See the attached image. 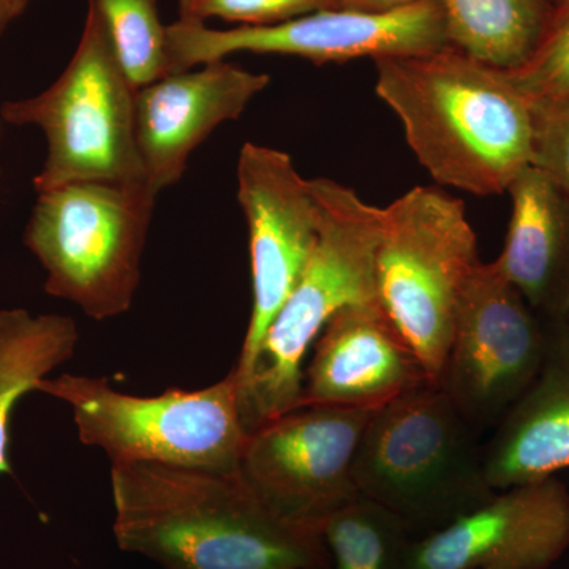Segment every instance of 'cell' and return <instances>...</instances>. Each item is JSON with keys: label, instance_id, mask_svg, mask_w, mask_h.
Listing matches in <instances>:
<instances>
[{"label": "cell", "instance_id": "7c38bea8", "mask_svg": "<svg viewBox=\"0 0 569 569\" xmlns=\"http://www.w3.org/2000/svg\"><path fill=\"white\" fill-rule=\"evenodd\" d=\"M238 201L249 231L252 313L238 362L239 388L261 340L298 283L320 234V208L310 179L287 152L246 142L239 152Z\"/></svg>", "mask_w": 569, "mask_h": 569}, {"label": "cell", "instance_id": "ba28073f", "mask_svg": "<svg viewBox=\"0 0 569 569\" xmlns=\"http://www.w3.org/2000/svg\"><path fill=\"white\" fill-rule=\"evenodd\" d=\"M381 212L377 305L440 387L460 290L479 261L477 234L462 200L437 187H415Z\"/></svg>", "mask_w": 569, "mask_h": 569}, {"label": "cell", "instance_id": "2e32d148", "mask_svg": "<svg viewBox=\"0 0 569 569\" xmlns=\"http://www.w3.org/2000/svg\"><path fill=\"white\" fill-rule=\"evenodd\" d=\"M482 460L493 490L542 481L569 468V321H550L541 369L498 422Z\"/></svg>", "mask_w": 569, "mask_h": 569}, {"label": "cell", "instance_id": "4316f807", "mask_svg": "<svg viewBox=\"0 0 569 569\" xmlns=\"http://www.w3.org/2000/svg\"><path fill=\"white\" fill-rule=\"evenodd\" d=\"M26 3H28V0H13V6L14 9H17L18 13H20V11L24 9Z\"/></svg>", "mask_w": 569, "mask_h": 569}, {"label": "cell", "instance_id": "603a6c76", "mask_svg": "<svg viewBox=\"0 0 569 569\" xmlns=\"http://www.w3.org/2000/svg\"><path fill=\"white\" fill-rule=\"evenodd\" d=\"M179 20H222L244 28L279 24L328 9V0H179Z\"/></svg>", "mask_w": 569, "mask_h": 569}, {"label": "cell", "instance_id": "3957f363", "mask_svg": "<svg viewBox=\"0 0 569 569\" xmlns=\"http://www.w3.org/2000/svg\"><path fill=\"white\" fill-rule=\"evenodd\" d=\"M310 187L320 208V234L239 388L249 432L298 408L307 356L329 320L348 306L377 302L381 208L332 179H310Z\"/></svg>", "mask_w": 569, "mask_h": 569}, {"label": "cell", "instance_id": "277c9868", "mask_svg": "<svg viewBox=\"0 0 569 569\" xmlns=\"http://www.w3.org/2000/svg\"><path fill=\"white\" fill-rule=\"evenodd\" d=\"M353 477L359 497L402 520L415 538L443 529L497 492L486 479L473 427L432 383L373 411Z\"/></svg>", "mask_w": 569, "mask_h": 569}, {"label": "cell", "instance_id": "e0dca14e", "mask_svg": "<svg viewBox=\"0 0 569 569\" xmlns=\"http://www.w3.org/2000/svg\"><path fill=\"white\" fill-rule=\"evenodd\" d=\"M508 193L511 219L496 263L535 312L569 321V193L535 167Z\"/></svg>", "mask_w": 569, "mask_h": 569}, {"label": "cell", "instance_id": "5bb4252c", "mask_svg": "<svg viewBox=\"0 0 569 569\" xmlns=\"http://www.w3.org/2000/svg\"><path fill=\"white\" fill-rule=\"evenodd\" d=\"M269 82V74L219 59L138 89V152L153 192L181 181L194 149L222 123L241 118Z\"/></svg>", "mask_w": 569, "mask_h": 569}, {"label": "cell", "instance_id": "4fadbf2b", "mask_svg": "<svg viewBox=\"0 0 569 569\" xmlns=\"http://www.w3.org/2000/svg\"><path fill=\"white\" fill-rule=\"evenodd\" d=\"M569 548V492L556 478L497 490L415 538L411 569H549Z\"/></svg>", "mask_w": 569, "mask_h": 569}, {"label": "cell", "instance_id": "d6986e66", "mask_svg": "<svg viewBox=\"0 0 569 569\" xmlns=\"http://www.w3.org/2000/svg\"><path fill=\"white\" fill-rule=\"evenodd\" d=\"M451 47L500 70L529 61L552 20L553 0H436Z\"/></svg>", "mask_w": 569, "mask_h": 569}, {"label": "cell", "instance_id": "52a82bcc", "mask_svg": "<svg viewBox=\"0 0 569 569\" xmlns=\"http://www.w3.org/2000/svg\"><path fill=\"white\" fill-rule=\"evenodd\" d=\"M137 91L88 6L80 43L61 77L39 96L7 102L0 111L7 122L36 126L44 134L47 159L33 179L37 192L77 182H148L137 144Z\"/></svg>", "mask_w": 569, "mask_h": 569}, {"label": "cell", "instance_id": "8fae6325", "mask_svg": "<svg viewBox=\"0 0 569 569\" xmlns=\"http://www.w3.org/2000/svg\"><path fill=\"white\" fill-rule=\"evenodd\" d=\"M373 411L295 408L250 432L239 475L277 516L320 530L359 497L356 451Z\"/></svg>", "mask_w": 569, "mask_h": 569}, {"label": "cell", "instance_id": "8992f818", "mask_svg": "<svg viewBox=\"0 0 569 569\" xmlns=\"http://www.w3.org/2000/svg\"><path fill=\"white\" fill-rule=\"evenodd\" d=\"M156 200L148 182H77L40 192L24 244L47 272L44 291L96 321L129 312Z\"/></svg>", "mask_w": 569, "mask_h": 569}, {"label": "cell", "instance_id": "9c48e42d", "mask_svg": "<svg viewBox=\"0 0 569 569\" xmlns=\"http://www.w3.org/2000/svg\"><path fill=\"white\" fill-rule=\"evenodd\" d=\"M451 47L436 0L389 13L320 10L279 24L213 29L178 20L167 26L168 74L238 52L293 56L313 63L373 61L427 54Z\"/></svg>", "mask_w": 569, "mask_h": 569}, {"label": "cell", "instance_id": "44dd1931", "mask_svg": "<svg viewBox=\"0 0 569 569\" xmlns=\"http://www.w3.org/2000/svg\"><path fill=\"white\" fill-rule=\"evenodd\" d=\"M110 37L123 71L137 89L168 74L167 26L157 0H88Z\"/></svg>", "mask_w": 569, "mask_h": 569}, {"label": "cell", "instance_id": "5b68a950", "mask_svg": "<svg viewBox=\"0 0 569 569\" xmlns=\"http://www.w3.org/2000/svg\"><path fill=\"white\" fill-rule=\"evenodd\" d=\"M37 392L67 403L81 443L102 449L111 466L238 471L250 436L233 370L208 388H171L151 397L118 391L103 377L73 373L44 378Z\"/></svg>", "mask_w": 569, "mask_h": 569}, {"label": "cell", "instance_id": "ac0fdd59", "mask_svg": "<svg viewBox=\"0 0 569 569\" xmlns=\"http://www.w3.org/2000/svg\"><path fill=\"white\" fill-rule=\"evenodd\" d=\"M80 342L73 318L26 309L0 310V475H11L10 426L14 407L37 391L56 367L70 361Z\"/></svg>", "mask_w": 569, "mask_h": 569}, {"label": "cell", "instance_id": "7402d4cb", "mask_svg": "<svg viewBox=\"0 0 569 569\" xmlns=\"http://www.w3.org/2000/svg\"><path fill=\"white\" fill-rule=\"evenodd\" d=\"M507 74L529 102L569 97V0L556 3L552 20L529 61Z\"/></svg>", "mask_w": 569, "mask_h": 569}, {"label": "cell", "instance_id": "ffe728a7", "mask_svg": "<svg viewBox=\"0 0 569 569\" xmlns=\"http://www.w3.org/2000/svg\"><path fill=\"white\" fill-rule=\"evenodd\" d=\"M320 531L332 569H411L415 535L367 498L329 516Z\"/></svg>", "mask_w": 569, "mask_h": 569}, {"label": "cell", "instance_id": "6da1fadb", "mask_svg": "<svg viewBox=\"0 0 569 569\" xmlns=\"http://www.w3.org/2000/svg\"><path fill=\"white\" fill-rule=\"evenodd\" d=\"M112 533L163 569H332L321 531L280 518L239 471L111 466Z\"/></svg>", "mask_w": 569, "mask_h": 569}, {"label": "cell", "instance_id": "d4e9b609", "mask_svg": "<svg viewBox=\"0 0 569 569\" xmlns=\"http://www.w3.org/2000/svg\"><path fill=\"white\" fill-rule=\"evenodd\" d=\"M418 0H328V9L356 13H389L413 6Z\"/></svg>", "mask_w": 569, "mask_h": 569}, {"label": "cell", "instance_id": "484cf974", "mask_svg": "<svg viewBox=\"0 0 569 569\" xmlns=\"http://www.w3.org/2000/svg\"><path fill=\"white\" fill-rule=\"evenodd\" d=\"M14 14H18V11L14 9L13 0H0V28L9 22Z\"/></svg>", "mask_w": 569, "mask_h": 569}, {"label": "cell", "instance_id": "9a60e30c", "mask_svg": "<svg viewBox=\"0 0 569 569\" xmlns=\"http://www.w3.org/2000/svg\"><path fill=\"white\" fill-rule=\"evenodd\" d=\"M309 355L298 408L377 410L430 383L421 362L377 302L339 310Z\"/></svg>", "mask_w": 569, "mask_h": 569}, {"label": "cell", "instance_id": "83f0119b", "mask_svg": "<svg viewBox=\"0 0 569 569\" xmlns=\"http://www.w3.org/2000/svg\"><path fill=\"white\" fill-rule=\"evenodd\" d=\"M561 2V0H553V3H559Z\"/></svg>", "mask_w": 569, "mask_h": 569}, {"label": "cell", "instance_id": "30bf717a", "mask_svg": "<svg viewBox=\"0 0 569 569\" xmlns=\"http://www.w3.org/2000/svg\"><path fill=\"white\" fill-rule=\"evenodd\" d=\"M549 323L496 261H478L470 269L440 387L471 427L498 425L533 383L548 348Z\"/></svg>", "mask_w": 569, "mask_h": 569}, {"label": "cell", "instance_id": "cb8c5ba5", "mask_svg": "<svg viewBox=\"0 0 569 569\" xmlns=\"http://www.w3.org/2000/svg\"><path fill=\"white\" fill-rule=\"evenodd\" d=\"M533 114L531 167L569 193V97L530 102Z\"/></svg>", "mask_w": 569, "mask_h": 569}, {"label": "cell", "instance_id": "7a4b0ae2", "mask_svg": "<svg viewBox=\"0 0 569 569\" xmlns=\"http://www.w3.org/2000/svg\"><path fill=\"white\" fill-rule=\"evenodd\" d=\"M373 62L378 97L441 187L500 194L531 167L533 114L507 71L455 47Z\"/></svg>", "mask_w": 569, "mask_h": 569}]
</instances>
